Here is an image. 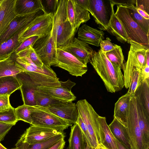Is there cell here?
Returning a JSON list of instances; mask_svg holds the SVG:
<instances>
[{
    "label": "cell",
    "mask_w": 149,
    "mask_h": 149,
    "mask_svg": "<svg viewBox=\"0 0 149 149\" xmlns=\"http://www.w3.org/2000/svg\"><path fill=\"white\" fill-rule=\"evenodd\" d=\"M102 80L107 91L115 93L124 86L121 67L112 64L100 49L94 52L89 62Z\"/></svg>",
    "instance_id": "cell-1"
},
{
    "label": "cell",
    "mask_w": 149,
    "mask_h": 149,
    "mask_svg": "<svg viewBox=\"0 0 149 149\" xmlns=\"http://www.w3.org/2000/svg\"><path fill=\"white\" fill-rule=\"evenodd\" d=\"M53 21L52 30L56 48L63 49L71 42L76 33L67 18L66 0H59Z\"/></svg>",
    "instance_id": "cell-2"
},
{
    "label": "cell",
    "mask_w": 149,
    "mask_h": 149,
    "mask_svg": "<svg viewBox=\"0 0 149 149\" xmlns=\"http://www.w3.org/2000/svg\"><path fill=\"white\" fill-rule=\"evenodd\" d=\"M123 127L130 149H149V142L145 139L139 127L136 98L133 95L130 102L126 124Z\"/></svg>",
    "instance_id": "cell-3"
},
{
    "label": "cell",
    "mask_w": 149,
    "mask_h": 149,
    "mask_svg": "<svg viewBox=\"0 0 149 149\" xmlns=\"http://www.w3.org/2000/svg\"><path fill=\"white\" fill-rule=\"evenodd\" d=\"M115 14L125 30L128 43L136 42L149 48V36L132 19L127 6L117 5Z\"/></svg>",
    "instance_id": "cell-4"
},
{
    "label": "cell",
    "mask_w": 149,
    "mask_h": 149,
    "mask_svg": "<svg viewBox=\"0 0 149 149\" xmlns=\"http://www.w3.org/2000/svg\"><path fill=\"white\" fill-rule=\"evenodd\" d=\"M127 61L124 63L122 69L124 72V86L129 87L133 70L142 69L146 65V57L149 48L138 43L131 42Z\"/></svg>",
    "instance_id": "cell-5"
},
{
    "label": "cell",
    "mask_w": 149,
    "mask_h": 149,
    "mask_svg": "<svg viewBox=\"0 0 149 149\" xmlns=\"http://www.w3.org/2000/svg\"><path fill=\"white\" fill-rule=\"evenodd\" d=\"M76 104L80 115L87 128L92 148H96L99 144L102 143L98 120L99 116L86 99L78 101Z\"/></svg>",
    "instance_id": "cell-6"
},
{
    "label": "cell",
    "mask_w": 149,
    "mask_h": 149,
    "mask_svg": "<svg viewBox=\"0 0 149 149\" xmlns=\"http://www.w3.org/2000/svg\"><path fill=\"white\" fill-rule=\"evenodd\" d=\"M32 125L49 128L62 132L72 124L41 107L31 106Z\"/></svg>",
    "instance_id": "cell-7"
},
{
    "label": "cell",
    "mask_w": 149,
    "mask_h": 149,
    "mask_svg": "<svg viewBox=\"0 0 149 149\" xmlns=\"http://www.w3.org/2000/svg\"><path fill=\"white\" fill-rule=\"evenodd\" d=\"M51 66L59 67L72 75L82 77L88 70L87 65L62 49H56Z\"/></svg>",
    "instance_id": "cell-8"
},
{
    "label": "cell",
    "mask_w": 149,
    "mask_h": 149,
    "mask_svg": "<svg viewBox=\"0 0 149 149\" xmlns=\"http://www.w3.org/2000/svg\"><path fill=\"white\" fill-rule=\"evenodd\" d=\"M52 14L43 13L36 16L28 28L21 34L19 38L22 42L28 38L33 36L42 37L47 35L52 30L53 26Z\"/></svg>",
    "instance_id": "cell-9"
},
{
    "label": "cell",
    "mask_w": 149,
    "mask_h": 149,
    "mask_svg": "<svg viewBox=\"0 0 149 149\" xmlns=\"http://www.w3.org/2000/svg\"><path fill=\"white\" fill-rule=\"evenodd\" d=\"M32 48L43 64L50 67L56 49L52 29L47 35L39 38L35 42Z\"/></svg>",
    "instance_id": "cell-10"
},
{
    "label": "cell",
    "mask_w": 149,
    "mask_h": 149,
    "mask_svg": "<svg viewBox=\"0 0 149 149\" xmlns=\"http://www.w3.org/2000/svg\"><path fill=\"white\" fill-rule=\"evenodd\" d=\"M61 133L52 128L32 125L19 140L29 144H33L44 141Z\"/></svg>",
    "instance_id": "cell-11"
},
{
    "label": "cell",
    "mask_w": 149,
    "mask_h": 149,
    "mask_svg": "<svg viewBox=\"0 0 149 149\" xmlns=\"http://www.w3.org/2000/svg\"><path fill=\"white\" fill-rule=\"evenodd\" d=\"M68 19L76 33L80 25L90 19L89 13L80 6L75 0H66Z\"/></svg>",
    "instance_id": "cell-12"
},
{
    "label": "cell",
    "mask_w": 149,
    "mask_h": 149,
    "mask_svg": "<svg viewBox=\"0 0 149 149\" xmlns=\"http://www.w3.org/2000/svg\"><path fill=\"white\" fill-rule=\"evenodd\" d=\"M40 13V11L26 15H16L0 36V44L20 31L27 28L33 19Z\"/></svg>",
    "instance_id": "cell-13"
},
{
    "label": "cell",
    "mask_w": 149,
    "mask_h": 149,
    "mask_svg": "<svg viewBox=\"0 0 149 149\" xmlns=\"http://www.w3.org/2000/svg\"><path fill=\"white\" fill-rule=\"evenodd\" d=\"M44 108L70 124H74L77 121L79 111L76 104L72 101L66 102Z\"/></svg>",
    "instance_id": "cell-14"
},
{
    "label": "cell",
    "mask_w": 149,
    "mask_h": 149,
    "mask_svg": "<svg viewBox=\"0 0 149 149\" xmlns=\"http://www.w3.org/2000/svg\"><path fill=\"white\" fill-rule=\"evenodd\" d=\"M16 77L20 85V89L24 104L30 106H36L34 94L37 86L25 72L18 73Z\"/></svg>",
    "instance_id": "cell-15"
},
{
    "label": "cell",
    "mask_w": 149,
    "mask_h": 149,
    "mask_svg": "<svg viewBox=\"0 0 149 149\" xmlns=\"http://www.w3.org/2000/svg\"><path fill=\"white\" fill-rule=\"evenodd\" d=\"M72 54L87 65L94 53L93 49L86 42L74 38L71 42L62 49Z\"/></svg>",
    "instance_id": "cell-16"
},
{
    "label": "cell",
    "mask_w": 149,
    "mask_h": 149,
    "mask_svg": "<svg viewBox=\"0 0 149 149\" xmlns=\"http://www.w3.org/2000/svg\"><path fill=\"white\" fill-rule=\"evenodd\" d=\"M91 15L99 29L106 31L109 23L107 7L103 0H89Z\"/></svg>",
    "instance_id": "cell-17"
},
{
    "label": "cell",
    "mask_w": 149,
    "mask_h": 149,
    "mask_svg": "<svg viewBox=\"0 0 149 149\" xmlns=\"http://www.w3.org/2000/svg\"><path fill=\"white\" fill-rule=\"evenodd\" d=\"M77 34V38L79 40L88 44L99 47L100 41L104 38V33L84 24L79 28Z\"/></svg>",
    "instance_id": "cell-18"
},
{
    "label": "cell",
    "mask_w": 149,
    "mask_h": 149,
    "mask_svg": "<svg viewBox=\"0 0 149 149\" xmlns=\"http://www.w3.org/2000/svg\"><path fill=\"white\" fill-rule=\"evenodd\" d=\"M111 8V14L106 31L111 35L115 36L120 42L128 43V38L124 29L115 15L113 6L114 4L109 0Z\"/></svg>",
    "instance_id": "cell-19"
},
{
    "label": "cell",
    "mask_w": 149,
    "mask_h": 149,
    "mask_svg": "<svg viewBox=\"0 0 149 149\" xmlns=\"http://www.w3.org/2000/svg\"><path fill=\"white\" fill-rule=\"evenodd\" d=\"M37 90L52 98L63 102H72L76 99L71 91L61 86L53 87L38 86Z\"/></svg>",
    "instance_id": "cell-20"
},
{
    "label": "cell",
    "mask_w": 149,
    "mask_h": 149,
    "mask_svg": "<svg viewBox=\"0 0 149 149\" xmlns=\"http://www.w3.org/2000/svg\"><path fill=\"white\" fill-rule=\"evenodd\" d=\"M15 0H2L0 5V36L16 16L14 11Z\"/></svg>",
    "instance_id": "cell-21"
},
{
    "label": "cell",
    "mask_w": 149,
    "mask_h": 149,
    "mask_svg": "<svg viewBox=\"0 0 149 149\" xmlns=\"http://www.w3.org/2000/svg\"><path fill=\"white\" fill-rule=\"evenodd\" d=\"M133 95L127 93L120 97L115 103L114 118L123 126L126 124L129 111V104Z\"/></svg>",
    "instance_id": "cell-22"
},
{
    "label": "cell",
    "mask_w": 149,
    "mask_h": 149,
    "mask_svg": "<svg viewBox=\"0 0 149 149\" xmlns=\"http://www.w3.org/2000/svg\"><path fill=\"white\" fill-rule=\"evenodd\" d=\"M16 54L15 52L6 58L0 60V77L16 75L24 70L16 62Z\"/></svg>",
    "instance_id": "cell-23"
},
{
    "label": "cell",
    "mask_w": 149,
    "mask_h": 149,
    "mask_svg": "<svg viewBox=\"0 0 149 149\" xmlns=\"http://www.w3.org/2000/svg\"><path fill=\"white\" fill-rule=\"evenodd\" d=\"M42 10L40 0H15V12L16 15H24Z\"/></svg>",
    "instance_id": "cell-24"
},
{
    "label": "cell",
    "mask_w": 149,
    "mask_h": 149,
    "mask_svg": "<svg viewBox=\"0 0 149 149\" xmlns=\"http://www.w3.org/2000/svg\"><path fill=\"white\" fill-rule=\"evenodd\" d=\"M102 143L108 149H118L115 139L106 122L105 117L98 118Z\"/></svg>",
    "instance_id": "cell-25"
},
{
    "label": "cell",
    "mask_w": 149,
    "mask_h": 149,
    "mask_svg": "<svg viewBox=\"0 0 149 149\" xmlns=\"http://www.w3.org/2000/svg\"><path fill=\"white\" fill-rule=\"evenodd\" d=\"M27 28L20 31L0 44V60L6 58L15 52L22 42L19 40V36Z\"/></svg>",
    "instance_id": "cell-26"
},
{
    "label": "cell",
    "mask_w": 149,
    "mask_h": 149,
    "mask_svg": "<svg viewBox=\"0 0 149 149\" xmlns=\"http://www.w3.org/2000/svg\"><path fill=\"white\" fill-rule=\"evenodd\" d=\"M65 137L62 132L44 141L33 144H29L18 140L15 147L12 149H48Z\"/></svg>",
    "instance_id": "cell-27"
},
{
    "label": "cell",
    "mask_w": 149,
    "mask_h": 149,
    "mask_svg": "<svg viewBox=\"0 0 149 149\" xmlns=\"http://www.w3.org/2000/svg\"><path fill=\"white\" fill-rule=\"evenodd\" d=\"M135 98L139 127L145 139L149 142V113L139 100Z\"/></svg>",
    "instance_id": "cell-28"
},
{
    "label": "cell",
    "mask_w": 149,
    "mask_h": 149,
    "mask_svg": "<svg viewBox=\"0 0 149 149\" xmlns=\"http://www.w3.org/2000/svg\"><path fill=\"white\" fill-rule=\"evenodd\" d=\"M20 85L15 76L0 77V96L10 95L15 91L20 89Z\"/></svg>",
    "instance_id": "cell-29"
},
{
    "label": "cell",
    "mask_w": 149,
    "mask_h": 149,
    "mask_svg": "<svg viewBox=\"0 0 149 149\" xmlns=\"http://www.w3.org/2000/svg\"><path fill=\"white\" fill-rule=\"evenodd\" d=\"M113 135L127 149H130L124 127L115 118L109 125Z\"/></svg>",
    "instance_id": "cell-30"
},
{
    "label": "cell",
    "mask_w": 149,
    "mask_h": 149,
    "mask_svg": "<svg viewBox=\"0 0 149 149\" xmlns=\"http://www.w3.org/2000/svg\"><path fill=\"white\" fill-rule=\"evenodd\" d=\"M133 96L139 100L149 113V79L144 80L139 85Z\"/></svg>",
    "instance_id": "cell-31"
},
{
    "label": "cell",
    "mask_w": 149,
    "mask_h": 149,
    "mask_svg": "<svg viewBox=\"0 0 149 149\" xmlns=\"http://www.w3.org/2000/svg\"><path fill=\"white\" fill-rule=\"evenodd\" d=\"M83 135L78 125L76 123L71 127L68 139L69 149H81Z\"/></svg>",
    "instance_id": "cell-32"
},
{
    "label": "cell",
    "mask_w": 149,
    "mask_h": 149,
    "mask_svg": "<svg viewBox=\"0 0 149 149\" xmlns=\"http://www.w3.org/2000/svg\"><path fill=\"white\" fill-rule=\"evenodd\" d=\"M15 61L24 70L25 72H33L44 74L46 73V71L44 66H43L42 68L37 66L31 61L29 56L19 57L17 55Z\"/></svg>",
    "instance_id": "cell-33"
},
{
    "label": "cell",
    "mask_w": 149,
    "mask_h": 149,
    "mask_svg": "<svg viewBox=\"0 0 149 149\" xmlns=\"http://www.w3.org/2000/svg\"><path fill=\"white\" fill-rule=\"evenodd\" d=\"M132 19L148 35H149V19H145L137 12L134 4L127 6Z\"/></svg>",
    "instance_id": "cell-34"
},
{
    "label": "cell",
    "mask_w": 149,
    "mask_h": 149,
    "mask_svg": "<svg viewBox=\"0 0 149 149\" xmlns=\"http://www.w3.org/2000/svg\"><path fill=\"white\" fill-rule=\"evenodd\" d=\"M113 50L105 53L106 57L112 64L120 66L122 68L124 63V58L121 47L115 44Z\"/></svg>",
    "instance_id": "cell-35"
},
{
    "label": "cell",
    "mask_w": 149,
    "mask_h": 149,
    "mask_svg": "<svg viewBox=\"0 0 149 149\" xmlns=\"http://www.w3.org/2000/svg\"><path fill=\"white\" fill-rule=\"evenodd\" d=\"M34 95L36 106L43 107L65 102L52 98L37 90L35 91Z\"/></svg>",
    "instance_id": "cell-36"
},
{
    "label": "cell",
    "mask_w": 149,
    "mask_h": 149,
    "mask_svg": "<svg viewBox=\"0 0 149 149\" xmlns=\"http://www.w3.org/2000/svg\"><path fill=\"white\" fill-rule=\"evenodd\" d=\"M15 111L18 121L22 120L31 124V106L23 104L15 108Z\"/></svg>",
    "instance_id": "cell-37"
},
{
    "label": "cell",
    "mask_w": 149,
    "mask_h": 149,
    "mask_svg": "<svg viewBox=\"0 0 149 149\" xmlns=\"http://www.w3.org/2000/svg\"><path fill=\"white\" fill-rule=\"evenodd\" d=\"M18 121L15 109L12 106L9 109L0 111V123L14 125Z\"/></svg>",
    "instance_id": "cell-38"
},
{
    "label": "cell",
    "mask_w": 149,
    "mask_h": 149,
    "mask_svg": "<svg viewBox=\"0 0 149 149\" xmlns=\"http://www.w3.org/2000/svg\"><path fill=\"white\" fill-rule=\"evenodd\" d=\"M141 69H134L132 73L131 81L127 93L133 95L139 85L144 80L141 75Z\"/></svg>",
    "instance_id": "cell-39"
},
{
    "label": "cell",
    "mask_w": 149,
    "mask_h": 149,
    "mask_svg": "<svg viewBox=\"0 0 149 149\" xmlns=\"http://www.w3.org/2000/svg\"><path fill=\"white\" fill-rule=\"evenodd\" d=\"M42 11L46 14L53 15L56 12L58 5V0H40Z\"/></svg>",
    "instance_id": "cell-40"
},
{
    "label": "cell",
    "mask_w": 149,
    "mask_h": 149,
    "mask_svg": "<svg viewBox=\"0 0 149 149\" xmlns=\"http://www.w3.org/2000/svg\"><path fill=\"white\" fill-rule=\"evenodd\" d=\"M39 38L38 36H33L27 38L22 42L15 51V53L17 54L30 46L32 47L36 41Z\"/></svg>",
    "instance_id": "cell-41"
},
{
    "label": "cell",
    "mask_w": 149,
    "mask_h": 149,
    "mask_svg": "<svg viewBox=\"0 0 149 149\" xmlns=\"http://www.w3.org/2000/svg\"><path fill=\"white\" fill-rule=\"evenodd\" d=\"M100 50L104 53L111 51L115 48V44L111 42V40L108 37L104 40H101L99 43Z\"/></svg>",
    "instance_id": "cell-42"
},
{
    "label": "cell",
    "mask_w": 149,
    "mask_h": 149,
    "mask_svg": "<svg viewBox=\"0 0 149 149\" xmlns=\"http://www.w3.org/2000/svg\"><path fill=\"white\" fill-rule=\"evenodd\" d=\"M76 123L79 125L83 134L92 146L91 140L87 128L86 124L82 119L79 113L78 120Z\"/></svg>",
    "instance_id": "cell-43"
},
{
    "label": "cell",
    "mask_w": 149,
    "mask_h": 149,
    "mask_svg": "<svg viewBox=\"0 0 149 149\" xmlns=\"http://www.w3.org/2000/svg\"><path fill=\"white\" fill-rule=\"evenodd\" d=\"M29 56L31 61L37 66L41 68L42 67L44 64L36 54L32 47H31Z\"/></svg>",
    "instance_id": "cell-44"
},
{
    "label": "cell",
    "mask_w": 149,
    "mask_h": 149,
    "mask_svg": "<svg viewBox=\"0 0 149 149\" xmlns=\"http://www.w3.org/2000/svg\"><path fill=\"white\" fill-rule=\"evenodd\" d=\"M10 96L8 95L0 96V111L9 109L11 106L10 102Z\"/></svg>",
    "instance_id": "cell-45"
},
{
    "label": "cell",
    "mask_w": 149,
    "mask_h": 149,
    "mask_svg": "<svg viewBox=\"0 0 149 149\" xmlns=\"http://www.w3.org/2000/svg\"><path fill=\"white\" fill-rule=\"evenodd\" d=\"M14 125L12 124L0 123V142L3 140Z\"/></svg>",
    "instance_id": "cell-46"
},
{
    "label": "cell",
    "mask_w": 149,
    "mask_h": 149,
    "mask_svg": "<svg viewBox=\"0 0 149 149\" xmlns=\"http://www.w3.org/2000/svg\"><path fill=\"white\" fill-rule=\"evenodd\" d=\"M135 7L140 9L149 14V0H135Z\"/></svg>",
    "instance_id": "cell-47"
},
{
    "label": "cell",
    "mask_w": 149,
    "mask_h": 149,
    "mask_svg": "<svg viewBox=\"0 0 149 149\" xmlns=\"http://www.w3.org/2000/svg\"><path fill=\"white\" fill-rule=\"evenodd\" d=\"M76 2L81 7L87 10L91 14L92 11L90 8L89 0H75Z\"/></svg>",
    "instance_id": "cell-48"
},
{
    "label": "cell",
    "mask_w": 149,
    "mask_h": 149,
    "mask_svg": "<svg viewBox=\"0 0 149 149\" xmlns=\"http://www.w3.org/2000/svg\"><path fill=\"white\" fill-rule=\"evenodd\" d=\"M65 143L64 139H62L48 149H64Z\"/></svg>",
    "instance_id": "cell-49"
},
{
    "label": "cell",
    "mask_w": 149,
    "mask_h": 149,
    "mask_svg": "<svg viewBox=\"0 0 149 149\" xmlns=\"http://www.w3.org/2000/svg\"><path fill=\"white\" fill-rule=\"evenodd\" d=\"M61 86L67 89H68L71 91V89L76 84L71 81L69 79L65 81H60Z\"/></svg>",
    "instance_id": "cell-50"
},
{
    "label": "cell",
    "mask_w": 149,
    "mask_h": 149,
    "mask_svg": "<svg viewBox=\"0 0 149 149\" xmlns=\"http://www.w3.org/2000/svg\"><path fill=\"white\" fill-rule=\"evenodd\" d=\"M141 75L144 80L149 79V66L146 65L141 69Z\"/></svg>",
    "instance_id": "cell-51"
},
{
    "label": "cell",
    "mask_w": 149,
    "mask_h": 149,
    "mask_svg": "<svg viewBox=\"0 0 149 149\" xmlns=\"http://www.w3.org/2000/svg\"><path fill=\"white\" fill-rule=\"evenodd\" d=\"M82 135L81 149H93L92 146L83 133Z\"/></svg>",
    "instance_id": "cell-52"
},
{
    "label": "cell",
    "mask_w": 149,
    "mask_h": 149,
    "mask_svg": "<svg viewBox=\"0 0 149 149\" xmlns=\"http://www.w3.org/2000/svg\"><path fill=\"white\" fill-rule=\"evenodd\" d=\"M136 10L138 13L141 16L145 19H149V15L145 11L139 8H136Z\"/></svg>",
    "instance_id": "cell-53"
},
{
    "label": "cell",
    "mask_w": 149,
    "mask_h": 149,
    "mask_svg": "<svg viewBox=\"0 0 149 149\" xmlns=\"http://www.w3.org/2000/svg\"><path fill=\"white\" fill-rule=\"evenodd\" d=\"M118 149H127L121 143L115 138Z\"/></svg>",
    "instance_id": "cell-54"
},
{
    "label": "cell",
    "mask_w": 149,
    "mask_h": 149,
    "mask_svg": "<svg viewBox=\"0 0 149 149\" xmlns=\"http://www.w3.org/2000/svg\"><path fill=\"white\" fill-rule=\"evenodd\" d=\"M146 64L149 66V52L147 53L146 57Z\"/></svg>",
    "instance_id": "cell-55"
},
{
    "label": "cell",
    "mask_w": 149,
    "mask_h": 149,
    "mask_svg": "<svg viewBox=\"0 0 149 149\" xmlns=\"http://www.w3.org/2000/svg\"><path fill=\"white\" fill-rule=\"evenodd\" d=\"M98 146H99L100 149H108L102 143L99 144Z\"/></svg>",
    "instance_id": "cell-56"
},
{
    "label": "cell",
    "mask_w": 149,
    "mask_h": 149,
    "mask_svg": "<svg viewBox=\"0 0 149 149\" xmlns=\"http://www.w3.org/2000/svg\"><path fill=\"white\" fill-rule=\"evenodd\" d=\"M0 149H8L0 143Z\"/></svg>",
    "instance_id": "cell-57"
},
{
    "label": "cell",
    "mask_w": 149,
    "mask_h": 149,
    "mask_svg": "<svg viewBox=\"0 0 149 149\" xmlns=\"http://www.w3.org/2000/svg\"><path fill=\"white\" fill-rule=\"evenodd\" d=\"M93 149H100V148L99 147V146H98L96 148H93Z\"/></svg>",
    "instance_id": "cell-58"
},
{
    "label": "cell",
    "mask_w": 149,
    "mask_h": 149,
    "mask_svg": "<svg viewBox=\"0 0 149 149\" xmlns=\"http://www.w3.org/2000/svg\"><path fill=\"white\" fill-rule=\"evenodd\" d=\"M2 0H0V5L1 3V2H2Z\"/></svg>",
    "instance_id": "cell-59"
},
{
    "label": "cell",
    "mask_w": 149,
    "mask_h": 149,
    "mask_svg": "<svg viewBox=\"0 0 149 149\" xmlns=\"http://www.w3.org/2000/svg\"><path fill=\"white\" fill-rule=\"evenodd\" d=\"M69 149L68 147L66 149Z\"/></svg>",
    "instance_id": "cell-60"
}]
</instances>
